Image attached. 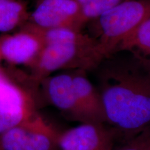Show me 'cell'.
Masks as SVG:
<instances>
[{"label": "cell", "mask_w": 150, "mask_h": 150, "mask_svg": "<svg viewBox=\"0 0 150 150\" xmlns=\"http://www.w3.org/2000/svg\"><path fill=\"white\" fill-rule=\"evenodd\" d=\"M1 60L3 59H2V56H1V52H0V62H1Z\"/></svg>", "instance_id": "15"}, {"label": "cell", "mask_w": 150, "mask_h": 150, "mask_svg": "<svg viewBox=\"0 0 150 150\" xmlns=\"http://www.w3.org/2000/svg\"><path fill=\"white\" fill-rule=\"evenodd\" d=\"M0 150H1V146H0Z\"/></svg>", "instance_id": "17"}, {"label": "cell", "mask_w": 150, "mask_h": 150, "mask_svg": "<svg viewBox=\"0 0 150 150\" xmlns=\"http://www.w3.org/2000/svg\"><path fill=\"white\" fill-rule=\"evenodd\" d=\"M88 23L120 3L127 0H75Z\"/></svg>", "instance_id": "12"}, {"label": "cell", "mask_w": 150, "mask_h": 150, "mask_svg": "<svg viewBox=\"0 0 150 150\" xmlns=\"http://www.w3.org/2000/svg\"><path fill=\"white\" fill-rule=\"evenodd\" d=\"M105 125L82 123L61 132L57 150H112L116 136Z\"/></svg>", "instance_id": "9"}, {"label": "cell", "mask_w": 150, "mask_h": 150, "mask_svg": "<svg viewBox=\"0 0 150 150\" xmlns=\"http://www.w3.org/2000/svg\"><path fill=\"white\" fill-rule=\"evenodd\" d=\"M5 74H6V73L4 72H3V71L1 70V69H0V77H1V76H2L3 75H4Z\"/></svg>", "instance_id": "14"}, {"label": "cell", "mask_w": 150, "mask_h": 150, "mask_svg": "<svg viewBox=\"0 0 150 150\" xmlns=\"http://www.w3.org/2000/svg\"><path fill=\"white\" fill-rule=\"evenodd\" d=\"M40 83L47 100L67 120L81 124L91 123L74 87L72 71L52 74Z\"/></svg>", "instance_id": "6"}, {"label": "cell", "mask_w": 150, "mask_h": 150, "mask_svg": "<svg viewBox=\"0 0 150 150\" xmlns=\"http://www.w3.org/2000/svg\"><path fill=\"white\" fill-rule=\"evenodd\" d=\"M150 17V0H127L93 20L95 38L106 57L118 45Z\"/></svg>", "instance_id": "3"}, {"label": "cell", "mask_w": 150, "mask_h": 150, "mask_svg": "<svg viewBox=\"0 0 150 150\" xmlns=\"http://www.w3.org/2000/svg\"><path fill=\"white\" fill-rule=\"evenodd\" d=\"M12 1H22V0H12Z\"/></svg>", "instance_id": "16"}, {"label": "cell", "mask_w": 150, "mask_h": 150, "mask_svg": "<svg viewBox=\"0 0 150 150\" xmlns=\"http://www.w3.org/2000/svg\"><path fill=\"white\" fill-rule=\"evenodd\" d=\"M117 150H150V129L128 140Z\"/></svg>", "instance_id": "13"}, {"label": "cell", "mask_w": 150, "mask_h": 150, "mask_svg": "<svg viewBox=\"0 0 150 150\" xmlns=\"http://www.w3.org/2000/svg\"><path fill=\"white\" fill-rule=\"evenodd\" d=\"M44 46L42 36L26 24L16 32L0 35L2 59L13 65L30 68L38 59Z\"/></svg>", "instance_id": "8"}, {"label": "cell", "mask_w": 150, "mask_h": 150, "mask_svg": "<svg viewBox=\"0 0 150 150\" xmlns=\"http://www.w3.org/2000/svg\"><path fill=\"white\" fill-rule=\"evenodd\" d=\"M106 58L95 37L76 31L63 40L45 45L29 68V79L38 84L57 71L95 70Z\"/></svg>", "instance_id": "2"}, {"label": "cell", "mask_w": 150, "mask_h": 150, "mask_svg": "<svg viewBox=\"0 0 150 150\" xmlns=\"http://www.w3.org/2000/svg\"><path fill=\"white\" fill-rule=\"evenodd\" d=\"M30 13L24 0H0V33H9L21 28L27 23Z\"/></svg>", "instance_id": "11"}, {"label": "cell", "mask_w": 150, "mask_h": 150, "mask_svg": "<svg viewBox=\"0 0 150 150\" xmlns=\"http://www.w3.org/2000/svg\"><path fill=\"white\" fill-rule=\"evenodd\" d=\"M37 112L33 97L6 74L0 77V136Z\"/></svg>", "instance_id": "7"}, {"label": "cell", "mask_w": 150, "mask_h": 150, "mask_svg": "<svg viewBox=\"0 0 150 150\" xmlns=\"http://www.w3.org/2000/svg\"><path fill=\"white\" fill-rule=\"evenodd\" d=\"M128 52L150 68V17L118 45L115 53Z\"/></svg>", "instance_id": "10"}, {"label": "cell", "mask_w": 150, "mask_h": 150, "mask_svg": "<svg viewBox=\"0 0 150 150\" xmlns=\"http://www.w3.org/2000/svg\"><path fill=\"white\" fill-rule=\"evenodd\" d=\"M126 53L112 54L95 70L106 124L128 140L150 129V68Z\"/></svg>", "instance_id": "1"}, {"label": "cell", "mask_w": 150, "mask_h": 150, "mask_svg": "<svg viewBox=\"0 0 150 150\" xmlns=\"http://www.w3.org/2000/svg\"><path fill=\"white\" fill-rule=\"evenodd\" d=\"M27 24L42 29L82 30L88 23L75 0H37Z\"/></svg>", "instance_id": "5"}, {"label": "cell", "mask_w": 150, "mask_h": 150, "mask_svg": "<svg viewBox=\"0 0 150 150\" xmlns=\"http://www.w3.org/2000/svg\"><path fill=\"white\" fill-rule=\"evenodd\" d=\"M61 132L38 113L0 136L1 150H57Z\"/></svg>", "instance_id": "4"}]
</instances>
